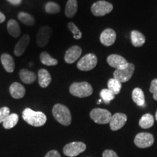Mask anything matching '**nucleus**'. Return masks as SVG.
Segmentation results:
<instances>
[{
    "mask_svg": "<svg viewBox=\"0 0 157 157\" xmlns=\"http://www.w3.org/2000/svg\"><path fill=\"white\" fill-rule=\"evenodd\" d=\"M22 117L25 122L34 127L43 126L47 121V117L44 113L34 111L29 108H27L23 111Z\"/></svg>",
    "mask_w": 157,
    "mask_h": 157,
    "instance_id": "1",
    "label": "nucleus"
},
{
    "mask_svg": "<svg viewBox=\"0 0 157 157\" xmlns=\"http://www.w3.org/2000/svg\"><path fill=\"white\" fill-rule=\"evenodd\" d=\"M52 114L56 121L64 126H68L71 123V114L70 110L66 105L58 103L53 106Z\"/></svg>",
    "mask_w": 157,
    "mask_h": 157,
    "instance_id": "2",
    "label": "nucleus"
},
{
    "mask_svg": "<svg viewBox=\"0 0 157 157\" xmlns=\"http://www.w3.org/2000/svg\"><path fill=\"white\" fill-rule=\"evenodd\" d=\"M69 92L75 97L85 98L93 94V89L87 82H74L70 86Z\"/></svg>",
    "mask_w": 157,
    "mask_h": 157,
    "instance_id": "3",
    "label": "nucleus"
},
{
    "mask_svg": "<svg viewBox=\"0 0 157 157\" xmlns=\"http://www.w3.org/2000/svg\"><path fill=\"white\" fill-rule=\"evenodd\" d=\"M90 116L95 123L100 124H105L109 123L112 117L110 111L103 109H93L90 113Z\"/></svg>",
    "mask_w": 157,
    "mask_h": 157,
    "instance_id": "4",
    "label": "nucleus"
},
{
    "mask_svg": "<svg viewBox=\"0 0 157 157\" xmlns=\"http://www.w3.org/2000/svg\"><path fill=\"white\" fill-rule=\"evenodd\" d=\"M113 5L104 0L96 2L92 5L91 12L95 16H104L113 10Z\"/></svg>",
    "mask_w": 157,
    "mask_h": 157,
    "instance_id": "5",
    "label": "nucleus"
},
{
    "mask_svg": "<svg viewBox=\"0 0 157 157\" xmlns=\"http://www.w3.org/2000/svg\"><path fill=\"white\" fill-rule=\"evenodd\" d=\"M135 71L134 64L129 63L128 65L124 68L116 69L113 72V78L120 82L121 83L128 82L132 77Z\"/></svg>",
    "mask_w": 157,
    "mask_h": 157,
    "instance_id": "6",
    "label": "nucleus"
},
{
    "mask_svg": "<svg viewBox=\"0 0 157 157\" xmlns=\"http://www.w3.org/2000/svg\"><path fill=\"white\" fill-rule=\"evenodd\" d=\"M98 63V58L95 54L90 53L82 57L77 63V68L80 71H88L93 69Z\"/></svg>",
    "mask_w": 157,
    "mask_h": 157,
    "instance_id": "7",
    "label": "nucleus"
},
{
    "mask_svg": "<svg viewBox=\"0 0 157 157\" xmlns=\"http://www.w3.org/2000/svg\"><path fill=\"white\" fill-rule=\"evenodd\" d=\"M86 150V145L82 142H72L66 145L63 148V154L69 157L78 156Z\"/></svg>",
    "mask_w": 157,
    "mask_h": 157,
    "instance_id": "8",
    "label": "nucleus"
},
{
    "mask_svg": "<svg viewBox=\"0 0 157 157\" xmlns=\"http://www.w3.org/2000/svg\"><path fill=\"white\" fill-rule=\"evenodd\" d=\"M134 142L138 148H146L151 147L154 144V138L151 133L140 132L135 136Z\"/></svg>",
    "mask_w": 157,
    "mask_h": 157,
    "instance_id": "9",
    "label": "nucleus"
},
{
    "mask_svg": "<svg viewBox=\"0 0 157 157\" xmlns=\"http://www.w3.org/2000/svg\"><path fill=\"white\" fill-rule=\"evenodd\" d=\"M52 30L49 26H43L39 29L36 34V44L40 48H44L48 44Z\"/></svg>",
    "mask_w": 157,
    "mask_h": 157,
    "instance_id": "10",
    "label": "nucleus"
},
{
    "mask_svg": "<svg viewBox=\"0 0 157 157\" xmlns=\"http://www.w3.org/2000/svg\"><path fill=\"white\" fill-rule=\"evenodd\" d=\"M127 120V117L126 114L122 113H116L111 117V121L109 122L110 128L113 131L119 130L124 127Z\"/></svg>",
    "mask_w": 157,
    "mask_h": 157,
    "instance_id": "11",
    "label": "nucleus"
},
{
    "mask_svg": "<svg viewBox=\"0 0 157 157\" xmlns=\"http://www.w3.org/2000/svg\"><path fill=\"white\" fill-rule=\"evenodd\" d=\"M82 52V48L77 45L71 47L68 49L64 56V60L67 63L71 64L74 63L78 60V58L81 56Z\"/></svg>",
    "mask_w": 157,
    "mask_h": 157,
    "instance_id": "12",
    "label": "nucleus"
},
{
    "mask_svg": "<svg viewBox=\"0 0 157 157\" xmlns=\"http://www.w3.org/2000/svg\"><path fill=\"white\" fill-rule=\"evenodd\" d=\"M107 63L110 66L115 68L116 69L125 68L129 63L124 58L117 54L110 55L107 58Z\"/></svg>",
    "mask_w": 157,
    "mask_h": 157,
    "instance_id": "13",
    "label": "nucleus"
},
{
    "mask_svg": "<svg viewBox=\"0 0 157 157\" xmlns=\"http://www.w3.org/2000/svg\"><path fill=\"white\" fill-rule=\"evenodd\" d=\"M116 39H117V34L115 31L111 29H105L100 36V40L102 44L106 47L111 46L114 44Z\"/></svg>",
    "mask_w": 157,
    "mask_h": 157,
    "instance_id": "14",
    "label": "nucleus"
},
{
    "mask_svg": "<svg viewBox=\"0 0 157 157\" xmlns=\"http://www.w3.org/2000/svg\"><path fill=\"white\" fill-rule=\"evenodd\" d=\"M30 42V36L29 34H25L20 39L15 47L14 53L16 56L20 57L24 53Z\"/></svg>",
    "mask_w": 157,
    "mask_h": 157,
    "instance_id": "15",
    "label": "nucleus"
},
{
    "mask_svg": "<svg viewBox=\"0 0 157 157\" xmlns=\"http://www.w3.org/2000/svg\"><path fill=\"white\" fill-rule=\"evenodd\" d=\"M10 93L12 97L15 99H20L24 97L25 89L21 84L18 82H14L10 87Z\"/></svg>",
    "mask_w": 157,
    "mask_h": 157,
    "instance_id": "16",
    "label": "nucleus"
},
{
    "mask_svg": "<svg viewBox=\"0 0 157 157\" xmlns=\"http://www.w3.org/2000/svg\"><path fill=\"white\" fill-rule=\"evenodd\" d=\"M1 62L3 67L8 73H12L15 69L14 59L10 55L4 53L1 56Z\"/></svg>",
    "mask_w": 157,
    "mask_h": 157,
    "instance_id": "17",
    "label": "nucleus"
},
{
    "mask_svg": "<svg viewBox=\"0 0 157 157\" xmlns=\"http://www.w3.org/2000/svg\"><path fill=\"white\" fill-rule=\"evenodd\" d=\"M38 81L40 87L43 88L48 87L52 81L50 74L46 69H40L38 72Z\"/></svg>",
    "mask_w": 157,
    "mask_h": 157,
    "instance_id": "18",
    "label": "nucleus"
},
{
    "mask_svg": "<svg viewBox=\"0 0 157 157\" xmlns=\"http://www.w3.org/2000/svg\"><path fill=\"white\" fill-rule=\"evenodd\" d=\"M19 76L21 80L23 83L29 84H32L36 79V75L34 72L31 71L27 69H21L19 72Z\"/></svg>",
    "mask_w": 157,
    "mask_h": 157,
    "instance_id": "19",
    "label": "nucleus"
},
{
    "mask_svg": "<svg viewBox=\"0 0 157 157\" xmlns=\"http://www.w3.org/2000/svg\"><path fill=\"white\" fill-rule=\"evenodd\" d=\"M131 42L134 47L140 48L146 42V37L140 31L134 30L131 32Z\"/></svg>",
    "mask_w": 157,
    "mask_h": 157,
    "instance_id": "20",
    "label": "nucleus"
},
{
    "mask_svg": "<svg viewBox=\"0 0 157 157\" xmlns=\"http://www.w3.org/2000/svg\"><path fill=\"white\" fill-rule=\"evenodd\" d=\"M7 31L13 37L17 38L21 35V28L18 23L15 20H10L7 25Z\"/></svg>",
    "mask_w": 157,
    "mask_h": 157,
    "instance_id": "21",
    "label": "nucleus"
},
{
    "mask_svg": "<svg viewBox=\"0 0 157 157\" xmlns=\"http://www.w3.org/2000/svg\"><path fill=\"white\" fill-rule=\"evenodd\" d=\"M132 101L137 104L138 106H144L145 105V96L143 91L140 88L136 87L133 90L132 93Z\"/></svg>",
    "mask_w": 157,
    "mask_h": 157,
    "instance_id": "22",
    "label": "nucleus"
},
{
    "mask_svg": "<svg viewBox=\"0 0 157 157\" xmlns=\"http://www.w3.org/2000/svg\"><path fill=\"white\" fill-rule=\"evenodd\" d=\"M78 9V4L76 0H68L66 3L65 14L68 17H73L76 15Z\"/></svg>",
    "mask_w": 157,
    "mask_h": 157,
    "instance_id": "23",
    "label": "nucleus"
},
{
    "mask_svg": "<svg viewBox=\"0 0 157 157\" xmlns=\"http://www.w3.org/2000/svg\"><path fill=\"white\" fill-rule=\"evenodd\" d=\"M154 124V118L151 113H146L140 118L139 125L143 129H148Z\"/></svg>",
    "mask_w": 157,
    "mask_h": 157,
    "instance_id": "24",
    "label": "nucleus"
},
{
    "mask_svg": "<svg viewBox=\"0 0 157 157\" xmlns=\"http://www.w3.org/2000/svg\"><path fill=\"white\" fill-rule=\"evenodd\" d=\"M18 115L16 113H11L7 117V119L4 121L3 124V127L5 129H11L13 128L15 125L17 124L18 122Z\"/></svg>",
    "mask_w": 157,
    "mask_h": 157,
    "instance_id": "25",
    "label": "nucleus"
},
{
    "mask_svg": "<svg viewBox=\"0 0 157 157\" xmlns=\"http://www.w3.org/2000/svg\"><path fill=\"white\" fill-rule=\"evenodd\" d=\"M39 58H40L41 62H42V64L45 65V66H56L58 63V61L52 58V56H50V54H48L47 52H42V53L39 56Z\"/></svg>",
    "mask_w": 157,
    "mask_h": 157,
    "instance_id": "26",
    "label": "nucleus"
},
{
    "mask_svg": "<svg viewBox=\"0 0 157 157\" xmlns=\"http://www.w3.org/2000/svg\"><path fill=\"white\" fill-rule=\"evenodd\" d=\"M108 89L111 90L114 95H118L121 89V83L114 78H110L108 82Z\"/></svg>",
    "mask_w": 157,
    "mask_h": 157,
    "instance_id": "27",
    "label": "nucleus"
},
{
    "mask_svg": "<svg viewBox=\"0 0 157 157\" xmlns=\"http://www.w3.org/2000/svg\"><path fill=\"white\" fill-rule=\"evenodd\" d=\"M18 19L20 21H21L23 23H24L25 25H28V26H32L35 24V20L33 16L29 13H24V12H21L19 13L18 15Z\"/></svg>",
    "mask_w": 157,
    "mask_h": 157,
    "instance_id": "28",
    "label": "nucleus"
},
{
    "mask_svg": "<svg viewBox=\"0 0 157 157\" xmlns=\"http://www.w3.org/2000/svg\"><path fill=\"white\" fill-rule=\"evenodd\" d=\"M45 11L49 14H57L60 11V7L58 4L50 2L45 5Z\"/></svg>",
    "mask_w": 157,
    "mask_h": 157,
    "instance_id": "29",
    "label": "nucleus"
},
{
    "mask_svg": "<svg viewBox=\"0 0 157 157\" xmlns=\"http://www.w3.org/2000/svg\"><path fill=\"white\" fill-rule=\"evenodd\" d=\"M101 97L102 98V100L105 102V103H109L111 102L112 100L114 99L115 98V95L113 94L111 90H109V89H103L101 90Z\"/></svg>",
    "mask_w": 157,
    "mask_h": 157,
    "instance_id": "30",
    "label": "nucleus"
},
{
    "mask_svg": "<svg viewBox=\"0 0 157 157\" xmlns=\"http://www.w3.org/2000/svg\"><path fill=\"white\" fill-rule=\"evenodd\" d=\"M68 28L71 31V32L74 35V38L75 39H80L82 36V34L81 31L78 29V28L76 25L74 24V23L70 22L68 23Z\"/></svg>",
    "mask_w": 157,
    "mask_h": 157,
    "instance_id": "31",
    "label": "nucleus"
},
{
    "mask_svg": "<svg viewBox=\"0 0 157 157\" xmlns=\"http://www.w3.org/2000/svg\"><path fill=\"white\" fill-rule=\"evenodd\" d=\"M10 114L8 107H2L0 109V123H3L7 117Z\"/></svg>",
    "mask_w": 157,
    "mask_h": 157,
    "instance_id": "32",
    "label": "nucleus"
},
{
    "mask_svg": "<svg viewBox=\"0 0 157 157\" xmlns=\"http://www.w3.org/2000/svg\"><path fill=\"white\" fill-rule=\"evenodd\" d=\"M149 91L153 93V97L155 101H157V78L152 80Z\"/></svg>",
    "mask_w": 157,
    "mask_h": 157,
    "instance_id": "33",
    "label": "nucleus"
},
{
    "mask_svg": "<svg viewBox=\"0 0 157 157\" xmlns=\"http://www.w3.org/2000/svg\"><path fill=\"white\" fill-rule=\"evenodd\" d=\"M103 157H119L117 153L112 150H105L103 153Z\"/></svg>",
    "mask_w": 157,
    "mask_h": 157,
    "instance_id": "34",
    "label": "nucleus"
},
{
    "mask_svg": "<svg viewBox=\"0 0 157 157\" xmlns=\"http://www.w3.org/2000/svg\"><path fill=\"white\" fill-rule=\"evenodd\" d=\"M44 157H61V156H60V155L59 154L58 151L52 150V151H50L46 154V156Z\"/></svg>",
    "mask_w": 157,
    "mask_h": 157,
    "instance_id": "35",
    "label": "nucleus"
},
{
    "mask_svg": "<svg viewBox=\"0 0 157 157\" xmlns=\"http://www.w3.org/2000/svg\"><path fill=\"white\" fill-rule=\"evenodd\" d=\"M10 3H11L12 5H18L21 3L22 0H7Z\"/></svg>",
    "mask_w": 157,
    "mask_h": 157,
    "instance_id": "36",
    "label": "nucleus"
},
{
    "mask_svg": "<svg viewBox=\"0 0 157 157\" xmlns=\"http://www.w3.org/2000/svg\"><path fill=\"white\" fill-rule=\"evenodd\" d=\"M5 19H6L5 15H4L2 13H1V12H0V23H3L4 21H5Z\"/></svg>",
    "mask_w": 157,
    "mask_h": 157,
    "instance_id": "37",
    "label": "nucleus"
},
{
    "mask_svg": "<svg viewBox=\"0 0 157 157\" xmlns=\"http://www.w3.org/2000/svg\"><path fill=\"white\" fill-rule=\"evenodd\" d=\"M155 118H156V121H157V111L156 112V115H155Z\"/></svg>",
    "mask_w": 157,
    "mask_h": 157,
    "instance_id": "38",
    "label": "nucleus"
}]
</instances>
